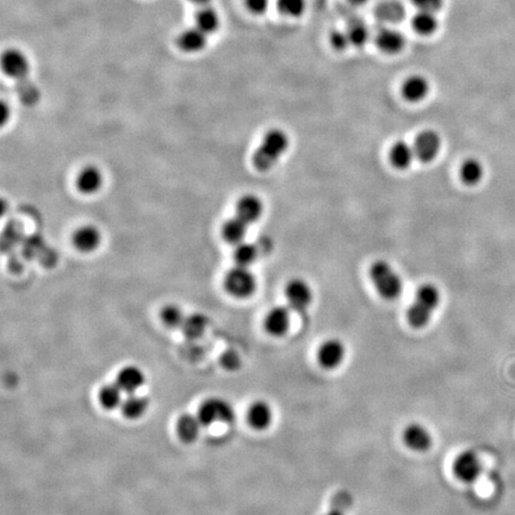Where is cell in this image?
Here are the masks:
<instances>
[{"label":"cell","instance_id":"obj_1","mask_svg":"<svg viewBox=\"0 0 515 515\" xmlns=\"http://www.w3.org/2000/svg\"><path fill=\"white\" fill-rule=\"evenodd\" d=\"M440 303V293L433 284H423L418 289L416 298L408 308L407 320L409 326L416 329L426 327L432 315Z\"/></svg>","mask_w":515,"mask_h":515},{"label":"cell","instance_id":"obj_2","mask_svg":"<svg viewBox=\"0 0 515 515\" xmlns=\"http://www.w3.org/2000/svg\"><path fill=\"white\" fill-rule=\"evenodd\" d=\"M288 147V135L281 129H271L266 133L260 146L254 153V166L259 171H269L276 165Z\"/></svg>","mask_w":515,"mask_h":515},{"label":"cell","instance_id":"obj_3","mask_svg":"<svg viewBox=\"0 0 515 515\" xmlns=\"http://www.w3.org/2000/svg\"><path fill=\"white\" fill-rule=\"evenodd\" d=\"M370 278L378 293L384 300H396L402 293V279L394 267L385 260L373 262L370 267Z\"/></svg>","mask_w":515,"mask_h":515},{"label":"cell","instance_id":"obj_4","mask_svg":"<svg viewBox=\"0 0 515 515\" xmlns=\"http://www.w3.org/2000/svg\"><path fill=\"white\" fill-rule=\"evenodd\" d=\"M224 288L236 298H247L255 291L257 281L248 267L235 266L224 278Z\"/></svg>","mask_w":515,"mask_h":515},{"label":"cell","instance_id":"obj_5","mask_svg":"<svg viewBox=\"0 0 515 515\" xmlns=\"http://www.w3.org/2000/svg\"><path fill=\"white\" fill-rule=\"evenodd\" d=\"M198 419L202 426H210L215 423H231L235 419L234 408L227 401L210 399L205 401L198 411Z\"/></svg>","mask_w":515,"mask_h":515},{"label":"cell","instance_id":"obj_6","mask_svg":"<svg viewBox=\"0 0 515 515\" xmlns=\"http://www.w3.org/2000/svg\"><path fill=\"white\" fill-rule=\"evenodd\" d=\"M454 476L464 483H473L478 480L483 466L480 459L473 451H463L458 454L452 466Z\"/></svg>","mask_w":515,"mask_h":515},{"label":"cell","instance_id":"obj_7","mask_svg":"<svg viewBox=\"0 0 515 515\" xmlns=\"http://www.w3.org/2000/svg\"><path fill=\"white\" fill-rule=\"evenodd\" d=\"M285 298L288 305L293 312L304 313L313 301L312 289L307 281L295 278L285 286Z\"/></svg>","mask_w":515,"mask_h":515},{"label":"cell","instance_id":"obj_8","mask_svg":"<svg viewBox=\"0 0 515 515\" xmlns=\"http://www.w3.org/2000/svg\"><path fill=\"white\" fill-rule=\"evenodd\" d=\"M346 357V349L339 339H328L317 350V360L323 369L334 370L341 365Z\"/></svg>","mask_w":515,"mask_h":515},{"label":"cell","instance_id":"obj_9","mask_svg":"<svg viewBox=\"0 0 515 515\" xmlns=\"http://www.w3.org/2000/svg\"><path fill=\"white\" fill-rule=\"evenodd\" d=\"M442 146V140L438 133L433 131H423L418 135L414 143V152L420 162H431L438 155Z\"/></svg>","mask_w":515,"mask_h":515},{"label":"cell","instance_id":"obj_10","mask_svg":"<svg viewBox=\"0 0 515 515\" xmlns=\"http://www.w3.org/2000/svg\"><path fill=\"white\" fill-rule=\"evenodd\" d=\"M404 442L411 451L426 452L433 445V437L423 425L413 423L404 428Z\"/></svg>","mask_w":515,"mask_h":515},{"label":"cell","instance_id":"obj_11","mask_svg":"<svg viewBox=\"0 0 515 515\" xmlns=\"http://www.w3.org/2000/svg\"><path fill=\"white\" fill-rule=\"evenodd\" d=\"M1 67L8 77L18 81L27 79L30 71L27 56L17 49H8L5 52L1 58Z\"/></svg>","mask_w":515,"mask_h":515},{"label":"cell","instance_id":"obj_12","mask_svg":"<svg viewBox=\"0 0 515 515\" xmlns=\"http://www.w3.org/2000/svg\"><path fill=\"white\" fill-rule=\"evenodd\" d=\"M290 312L286 307H274L267 313L264 326L269 335L283 337L290 327Z\"/></svg>","mask_w":515,"mask_h":515},{"label":"cell","instance_id":"obj_13","mask_svg":"<svg viewBox=\"0 0 515 515\" xmlns=\"http://www.w3.org/2000/svg\"><path fill=\"white\" fill-rule=\"evenodd\" d=\"M100 238H100L99 231L96 227L87 224V226L78 228L77 231H74L72 241L78 250L84 252V253H90L99 246Z\"/></svg>","mask_w":515,"mask_h":515},{"label":"cell","instance_id":"obj_14","mask_svg":"<svg viewBox=\"0 0 515 515\" xmlns=\"http://www.w3.org/2000/svg\"><path fill=\"white\" fill-rule=\"evenodd\" d=\"M247 419L250 426L257 431H265L272 423L273 411L272 408L267 402L257 401L250 407Z\"/></svg>","mask_w":515,"mask_h":515},{"label":"cell","instance_id":"obj_15","mask_svg":"<svg viewBox=\"0 0 515 515\" xmlns=\"http://www.w3.org/2000/svg\"><path fill=\"white\" fill-rule=\"evenodd\" d=\"M262 214V200L254 195H245L236 203V216L247 224L255 222Z\"/></svg>","mask_w":515,"mask_h":515},{"label":"cell","instance_id":"obj_16","mask_svg":"<svg viewBox=\"0 0 515 515\" xmlns=\"http://www.w3.org/2000/svg\"><path fill=\"white\" fill-rule=\"evenodd\" d=\"M430 92V84L423 75H411L404 81L402 86V95L411 103H418L426 98Z\"/></svg>","mask_w":515,"mask_h":515},{"label":"cell","instance_id":"obj_17","mask_svg":"<svg viewBox=\"0 0 515 515\" xmlns=\"http://www.w3.org/2000/svg\"><path fill=\"white\" fill-rule=\"evenodd\" d=\"M103 184V176L96 166H86L78 174L77 186L81 193L91 195L99 190Z\"/></svg>","mask_w":515,"mask_h":515},{"label":"cell","instance_id":"obj_18","mask_svg":"<svg viewBox=\"0 0 515 515\" xmlns=\"http://www.w3.org/2000/svg\"><path fill=\"white\" fill-rule=\"evenodd\" d=\"M143 383H145V375L136 366H127L121 370L116 382V384L122 389V392L127 394H134L138 389L143 387Z\"/></svg>","mask_w":515,"mask_h":515},{"label":"cell","instance_id":"obj_19","mask_svg":"<svg viewBox=\"0 0 515 515\" xmlns=\"http://www.w3.org/2000/svg\"><path fill=\"white\" fill-rule=\"evenodd\" d=\"M376 42L378 48L383 50L384 53L396 54L404 49L406 40L399 31L384 29V30L380 31V34L377 35Z\"/></svg>","mask_w":515,"mask_h":515},{"label":"cell","instance_id":"obj_20","mask_svg":"<svg viewBox=\"0 0 515 515\" xmlns=\"http://www.w3.org/2000/svg\"><path fill=\"white\" fill-rule=\"evenodd\" d=\"M207 35L208 34L200 30V28L188 29L179 36V40H178L179 47L181 49L190 52V53L200 52V50L204 49V47L207 46V43H208Z\"/></svg>","mask_w":515,"mask_h":515},{"label":"cell","instance_id":"obj_21","mask_svg":"<svg viewBox=\"0 0 515 515\" xmlns=\"http://www.w3.org/2000/svg\"><path fill=\"white\" fill-rule=\"evenodd\" d=\"M389 157H390V162L394 167L406 169L411 165V162L416 157V152H414V147H411L404 141H399L392 147Z\"/></svg>","mask_w":515,"mask_h":515},{"label":"cell","instance_id":"obj_22","mask_svg":"<svg viewBox=\"0 0 515 515\" xmlns=\"http://www.w3.org/2000/svg\"><path fill=\"white\" fill-rule=\"evenodd\" d=\"M200 427H202V423H200L198 416L185 414V416H181V419L178 420V435L183 442L190 444V442H193L198 438Z\"/></svg>","mask_w":515,"mask_h":515},{"label":"cell","instance_id":"obj_23","mask_svg":"<svg viewBox=\"0 0 515 515\" xmlns=\"http://www.w3.org/2000/svg\"><path fill=\"white\" fill-rule=\"evenodd\" d=\"M247 223L238 216L233 219H228L223 226L222 234L224 240L231 245H238L243 243V238L246 236Z\"/></svg>","mask_w":515,"mask_h":515},{"label":"cell","instance_id":"obj_24","mask_svg":"<svg viewBox=\"0 0 515 515\" xmlns=\"http://www.w3.org/2000/svg\"><path fill=\"white\" fill-rule=\"evenodd\" d=\"M485 176V169L477 159H466L461 166V178L463 183L469 186L476 185Z\"/></svg>","mask_w":515,"mask_h":515},{"label":"cell","instance_id":"obj_25","mask_svg":"<svg viewBox=\"0 0 515 515\" xmlns=\"http://www.w3.org/2000/svg\"><path fill=\"white\" fill-rule=\"evenodd\" d=\"M438 20L433 12L419 11L413 18L414 30L420 35L428 36L435 34L438 29Z\"/></svg>","mask_w":515,"mask_h":515},{"label":"cell","instance_id":"obj_26","mask_svg":"<svg viewBox=\"0 0 515 515\" xmlns=\"http://www.w3.org/2000/svg\"><path fill=\"white\" fill-rule=\"evenodd\" d=\"M219 25V16L215 8L210 6H203L196 16V27L205 34H212L217 30Z\"/></svg>","mask_w":515,"mask_h":515},{"label":"cell","instance_id":"obj_27","mask_svg":"<svg viewBox=\"0 0 515 515\" xmlns=\"http://www.w3.org/2000/svg\"><path fill=\"white\" fill-rule=\"evenodd\" d=\"M122 413L128 419H139L146 413L148 408V400L146 397L138 396L131 394L122 404Z\"/></svg>","mask_w":515,"mask_h":515},{"label":"cell","instance_id":"obj_28","mask_svg":"<svg viewBox=\"0 0 515 515\" xmlns=\"http://www.w3.org/2000/svg\"><path fill=\"white\" fill-rule=\"evenodd\" d=\"M205 328H207V319L202 314H193L185 317L184 322L181 325V331L188 339L200 338L205 331Z\"/></svg>","mask_w":515,"mask_h":515},{"label":"cell","instance_id":"obj_29","mask_svg":"<svg viewBox=\"0 0 515 515\" xmlns=\"http://www.w3.org/2000/svg\"><path fill=\"white\" fill-rule=\"evenodd\" d=\"M122 389L119 388L117 384L105 385L104 388H102L99 394L100 404L103 407L107 408L109 411L115 409V408L122 406L123 399H122Z\"/></svg>","mask_w":515,"mask_h":515},{"label":"cell","instance_id":"obj_30","mask_svg":"<svg viewBox=\"0 0 515 515\" xmlns=\"http://www.w3.org/2000/svg\"><path fill=\"white\" fill-rule=\"evenodd\" d=\"M353 504V496L347 490H339L332 497L331 507L325 515H347Z\"/></svg>","mask_w":515,"mask_h":515},{"label":"cell","instance_id":"obj_31","mask_svg":"<svg viewBox=\"0 0 515 515\" xmlns=\"http://www.w3.org/2000/svg\"><path fill=\"white\" fill-rule=\"evenodd\" d=\"M257 248L252 243H238L234 250V260L236 265L248 267L257 259Z\"/></svg>","mask_w":515,"mask_h":515},{"label":"cell","instance_id":"obj_32","mask_svg":"<svg viewBox=\"0 0 515 515\" xmlns=\"http://www.w3.org/2000/svg\"><path fill=\"white\" fill-rule=\"evenodd\" d=\"M162 320L167 327L178 328L181 327L185 317L181 308L174 305V304H169L162 309Z\"/></svg>","mask_w":515,"mask_h":515},{"label":"cell","instance_id":"obj_33","mask_svg":"<svg viewBox=\"0 0 515 515\" xmlns=\"http://www.w3.org/2000/svg\"><path fill=\"white\" fill-rule=\"evenodd\" d=\"M278 8L289 17H300L305 10V0H278Z\"/></svg>","mask_w":515,"mask_h":515},{"label":"cell","instance_id":"obj_34","mask_svg":"<svg viewBox=\"0 0 515 515\" xmlns=\"http://www.w3.org/2000/svg\"><path fill=\"white\" fill-rule=\"evenodd\" d=\"M351 44L354 47H363L369 41V30L363 23H354L347 31Z\"/></svg>","mask_w":515,"mask_h":515},{"label":"cell","instance_id":"obj_35","mask_svg":"<svg viewBox=\"0 0 515 515\" xmlns=\"http://www.w3.org/2000/svg\"><path fill=\"white\" fill-rule=\"evenodd\" d=\"M20 96L24 100H27L29 103L35 102L39 96V91L35 87V85L31 84L30 81L27 79L20 81Z\"/></svg>","mask_w":515,"mask_h":515},{"label":"cell","instance_id":"obj_36","mask_svg":"<svg viewBox=\"0 0 515 515\" xmlns=\"http://www.w3.org/2000/svg\"><path fill=\"white\" fill-rule=\"evenodd\" d=\"M221 363L226 369L229 370V371H235L241 366V358L235 351H227L221 357Z\"/></svg>","mask_w":515,"mask_h":515},{"label":"cell","instance_id":"obj_37","mask_svg":"<svg viewBox=\"0 0 515 515\" xmlns=\"http://www.w3.org/2000/svg\"><path fill=\"white\" fill-rule=\"evenodd\" d=\"M413 4L419 8V11L435 12L439 11L444 4V0H411Z\"/></svg>","mask_w":515,"mask_h":515},{"label":"cell","instance_id":"obj_38","mask_svg":"<svg viewBox=\"0 0 515 515\" xmlns=\"http://www.w3.org/2000/svg\"><path fill=\"white\" fill-rule=\"evenodd\" d=\"M331 43L333 48L337 50H345L347 49V47L351 46L349 34L344 31H334L331 36Z\"/></svg>","mask_w":515,"mask_h":515},{"label":"cell","instance_id":"obj_39","mask_svg":"<svg viewBox=\"0 0 515 515\" xmlns=\"http://www.w3.org/2000/svg\"><path fill=\"white\" fill-rule=\"evenodd\" d=\"M269 0H246V5L250 12L262 15L269 8Z\"/></svg>","mask_w":515,"mask_h":515},{"label":"cell","instance_id":"obj_40","mask_svg":"<svg viewBox=\"0 0 515 515\" xmlns=\"http://www.w3.org/2000/svg\"><path fill=\"white\" fill-rule=\"evenodd\" d=\"M195 4L200 5V6H207L212 0H191Z\"/></svg>","mask_w":515,"mask_h":515},{"label":"cell","instance_id":"obj_41","mask_svg":"<svg viewBox=\"0 0 515 515\" xmlns=\"http://www.w3.org/2000/svg\"><path fill=\"white\" fill-rule=\"evenodd\" d=\"M349 1H350L351 4L356 5V6H360V5L365 4L368 0H349Z\"/></svg>","mask_w":515,"mask_h":515}]
</instances>
